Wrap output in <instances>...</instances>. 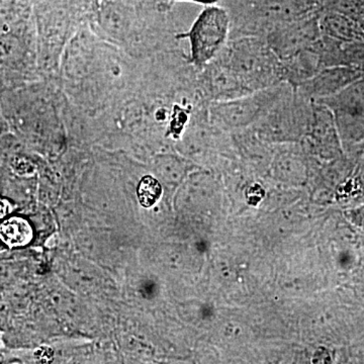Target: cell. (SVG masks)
<instances>
[{
    "instance_id": "obj_1",
    "label": "cell",
    "mask_w": 364,
    "mask_h": 364,
    "mask_svg": "<svg viewBox=\"0 0 364 364\" xmlns=\"http://www.w3.org/2000/svg\"><path fill=\"white\" fill-rule=\"evenodd\" d=\"M249 93L284 82L282 62L265 37L229 39L218 55Z\"/></svg>"
},
{
    "instance_id": "obj_2",
    "label": "cell",
    "mask_w": 364,
    "mask_h": 364,
    "mask_svg": "<svg viewBox=\"0 0 364 364\" xmlns=\"http://www.w3.org/2000/svg\"><path fill=\"white\" fill-rule=\"evenodd\" d=\"M313 102L289 86L251 129L267 143L303 141L310 128Z\"/></svg>"
},
{
    "instance_id": "obj_3",
    "label": "cell",
    "mask_w": 364,
    "mask_h": 364,
    "mask_svg": "<svg viewBox=\"0 0 364 364\" xmlns=\"http://www.w3.org/2000/svg\"><path fill=\"white\" fill-rule=\"evenodd\" d=\"M231 32V18L225 7L205 6L196 16L191 28L177 33L176 39L189 42L188 63L196 71L203 70L222 51Z\"/></svg>"
},
{
    "instance_id": "obj_4",
    "label": "cell",
    "mask_w": 364,
    "mask_h": 364,
    "mask_svg": "<svg viewBox=\"0 0 364 364\" xmlns=\"http://www.w3.org/2000/svg\"><path fill=\"white\" fill-rule=\"evenodd\" d=\"M291 85L282 82L243 97L208 104L210 121L226 133L245 130L267 114Z\"/></svg>"
},
{
    "instance_id": "obj_5",
    "label": "cell",
    "mask_w": 364,
    "mask_h": 364,
    "mask_svg": "<svg viewBox=\"0 0 364 364\" xmlns=\"http://www.w3.org/2000/svg\"><path fill=\"white\" fill-rule=\"evenodd\" d=\"M316 102L331 111L337 130L343 138L364 139V77L336 95Z\"/></svg>"
},
{
    "instance_id": "obj_6",
    "label": "cell",
    "mask_w": 364,
    "mask_h": 364,
    "mask_svg": "<svg viewBox=\"0 0 364 364\" xmlns=\"http://www.w3.org/2000/svg\"><path fill=\"white\" fill-rule=\"evenodd\" d=\"M321 36L322 32L318 20L301 16L275 26L265 39L272 51L282 60L310 47Z\"/></svg>"
},
{
    "instance_id": "obj_7",
    "label": "cell",
    "mask_w": 364,
    "mask_h": 364,
    "mask_svg": "<svg viewBox=\"0 0 364 364\" xmlns=\"http://www.w3.org/2000/svg\"><path fill=\"white\" fill-rule=\"evenodd\" d=\"M363 77L364 69L351 66L325 67L296 90L311 102H316L336 95Z\"/></svg>"
},
{
    "instance_id": "obj_8",
    "label": "cell",
    "mask_w": 364,
    "mask_h": 364,
    "mask_svg": "<svg viewBox=\"0 0 364 364\" xmlns=\"http://www.w3.org/2000/svg\"><path fill=\"white\" fill-rule=\"evenodd\" d=\"M334 117L326 105L313 102L312 119L308 134L303 141L313 152L322 156L331 155L336 149L338 136Z\"/></svg>"
},
{
    "instance_id": "obj_9",
    "label": "cell",
    "mask_w": 364,
    "mask_h": 364,
    "mask_svg": "<svg viewBox=\"0 0 364 364\" xmlns=\"http://www.w3.org/2000/svg\"><path fill=\"white\" fill-rule=\"evenodd\" d=\"M284 82L294 88L303 85L323 69L320 56L313 45L287 58L280 60Z\"/></svg>"
},
{
    "instance_id": "obj_10",
    "label": "cell",
    "mask_w": 364,
    "mask_h": 364,
    "mask_svg": "<svg viewBox=\"0 0 364 364\" xmlns=\"http://www.w3.org/2000/svg\"><path fill=\"white\" fill-rule=\"evenodd\" d=\"M35 227L26 215L9 214L0 221V244L9 250H20L32 245Z\"/></svg>"
},
{
    "instance_id": "obj_11",
    "label": "cell",
    "mask_w": 364,
    "mask_h": 364,
    "mask_svg": "<svg viewBox=\"0 0 364 364\" xmlns=\"http://www.w3.org/2000/svg\"><path fill=\"white\" fill-rule=\"evenodd\" d=\"M272 173L279 181L299 184L305 181L308 176V165L301 153L294 148H286L275 155L272 162Z\"/></svg>"
},
{
    "instance_id": "obj_12",
    "label": "cell",
    "mask_w": 364,
    "mask_h": 364,
    "mask_svg": "<svg viewBox=\"0 0 364 364\" xmlns=\"http://www.w3.org/2000/svg\"><path fill=\"white\" fill-rule=\"evenodd\" d=\"M322 35L341 42H364V32L347 16L339 14H326L318 20Z\"/></svg>"
},
{
    "instance_id": "obj_13",
    "label": "cell",
    "mask_w": 364,
    "mask_h": 364,
    "mask_svg": "<svg viewBox=\"0 0 364 364\" xmlns=\"http://www.w3.org/2000/svg\"><path fill=\"white\" fill-rule=\"evenodd\" d=\"M157 179L169 188H178L191 173V167L186 160L176 155H160L154 162Z\"/></svg>"
},
{
    "instance_id": "obj_14",
    "label": "cell",
    "mask_w": 364,
    "mask_h": 364,
    "mask_svg": "<svg viewBox=\"0 0 364 364\" xmlns=\"http://www.w3.org/2000/svg\"><path fill=\"white\" fill-rule=\"evenodd\" d=\"M169 1H186V2H193V4H202V6H215L218 2L221 1V0H169Z\"/></svg>"
},
{
    "instance_id": "obj_15",
    "label": "cell",
    "mask_w": 364,
    "mask_h": 364,
    "mask_svg": "<svg viewBox=\"0 0 364 364\" xmlns=\"http://www.w3.org/2000/svg\"><path fill=\"white\" fill-rule=\"evenodd\" d=\"M7 359L9 358H6V354H4V352L0 351V363H9Z\"/></svg>"
}]
</instances>
